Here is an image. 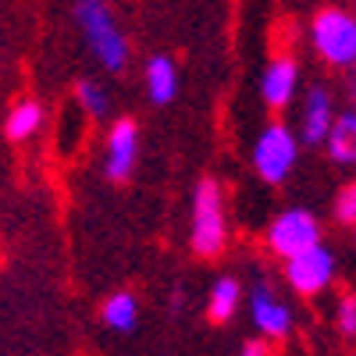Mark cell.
<instances>
[{
	"label": "cell",
	"instance_id": "9",
	"mask_svg": "<svg viewBox=\"0 0 356 356\" xmlns=\"http://www.w3.org/2000/svg\"><path fill=\"white\" fill-rule=\"evenodd\" d=\"M335 93L324 82H314L307 93H303V104H300V129H296V136H300V143L307 146H321L324 136H328L332 122H335Z\"/></svg>",
	"mask_w": 356,
	"mask_h": 356
},
{
	"label": "cell",
	"instance_id": "7",
	"mask_svg": "<svg viewBox=\"0 0 356 356\" xmlns=\"http://www.w3.org/2000/svg\"><path fill=\"white\" fill-rule=\"evenodd\" d=\"M246 303H250V317H253V328H257L260 339H267V342H285V339L292 335V328H296V310H292V303H289L267 278H257V282H253Z\"/></svg>",
	"mask_w": 356,
	"mask_h": 356
},
{
	"label": "cell",
	"instance_id": "11",
	"mask_svg": "<svg viewBox=\"0 0 356 356\" xmlns=\"http://www.w3.org/2000/svg\"><path fill=\"white\" fill-rule=\"evenodd\" d=\"M143 86H146L150 104H157V107L171 104L178 97V65L168 54H154L150 61L143 65Z\"/></svg>",
	"mask_w": 356,
	"mask_h": 356
},
{
	"label": "cell",
	"instance_id": "12",
	"mask_svg": "<svg viewBox=\"0 0 356 356\" xmlns=\"http://www.w3.org/2000/svg\"><path fill=\"white\" fill-rule=\"evenodd\" d=\"M324 154H328L332 164L339 168H356V111H342L335 114V122L328 129V136H324Z\"/></svg>",
	"mask_w": 356,
	"mask_h": 356
},
{
	"label": "cell",
	"instance_id": "1",
	"mask_svg": "<svg viewBox=\"0 0 356 356\" xmlns=\"http://www.w3.org/2000/svg\"><path fill=\"white\" fill-rule=\"evenodd\" d=\"M72 15H75V25H79V36L89 47V54L97 57V65L104 72H114V75L125 72L132 47H129L125 29L114 18L107 0H75Z\"/></svg>",
	"mask_w": 356,
	"mask_h": 356
},
{
	"label": "cell",
	"instance_id": "6",
	"mask_svg": "<svg viewBox=\"0 0 356 356\" xmlns=\"http://www.w3.org/2000/svg\"><path fill=\"white\" fill-rule=\"evenodd\" d=\"M282 264H285V285L296 296H303V300H317L321 292H328L335 275H339V260L324 243L296 253V257H289Z\"/></svg>",
	"mask_w": 356,
	"mask_h": 356
},
{
	"label": "cell",
	"instance_id": "5",
	"mask_svg": "<svg viewBox=\"0 0 356 356\" xmlns=\"http://www.w3.org/2000/svg\"><path fill=\"white\" fill-rule=\"evenodd\" d=\"M321 239H324V228H321V218L310 207H285V211H278L271 218V225H267L264 250L278 260H289L296 253L317 246Z\"/></svg>",
	"mask_w": 356,
	"mask_h": 356
},
{
	"label": "cell",
	"instance_id": "20",
	"mask_svg": "<svg viewBox=\"0 0 356 356\" xmlns=\"http://www.w3.org/2000/svg\"><path fill=\"white\" fill-rule=\"evenodd\" d=\"M346 100H349V107L356 111V65L346 72Z\"/></svg>",
	"mask_w": 356,
	"mask_h": 356
},
{
	"label": "cell",
	"instance_id": "8",
	"mask_svg": "<svg viewBox=\"0 0 356 356\" xmlns=\"http://www.w3.org/2000/svg\"><path fill=\"white\" fill-rule=\"evenodd\" d=\"M139 161V125L132 118H118L104 139V175L111 182H129Z\"/></svg>",
	"mask_w": 356,
	"mask_h": 356
},
{
	"label": "cell",
	"instance_id": "15",
	"mask_svg": "<svg viewBox=\"0 0 356 356\" xmlns=\"http://www.w3.org/2000/svg\"><path fill=\"white\" fill-rule=\"evenodd\" d=\"M100 317H104V324H107L111 332L129 335L136 324H139V303H136V296H132V292H114V296H107Z\"/></svg>",
	"mask_w": 356,
	"mask_h": 356
},
{
	"label": "cell",
	"instance_id": "3",
	"mask_svg": "<svg viewBox=\"0 0 356 356\" xmlns=\"http://www.w3.org/2000/svg\"><path fill=\"white\" fill-rule=\"evenodd\" d=\"M300 136L285 122H267L253 139V171L264 186H285L300 164Z\"/></svg>",
	"mask_w": 356,
	"mask_h": 356
},
{
	"label": "cell",
	"instance_id": "21",
	"mask_svg": "<svg viewBox=\"0 0 356 356\" xmlns=\"http://www.w3.org/2000/svg\"><path fill=\"white\" fill-rule=\"evenodd\" d=\"M353 235H356V221H353Z\"/></svg>",
	"mask_w": 356,
	"mask_h": 356
},
{
	"label": "cell",
	"instance_id": "2",
	"mask_svg": "<svg viewBox=\"0 0 356 356\" xmlns=\"http://www.w3.org/2000/svg\"><path fill=\"white\" fill-rule=\"evenodd\" d=\"M189 243L196 257H221L228 243L225 221V193L214 178H203L193 189V214H189Z\"/></svg>",
	"mask_w": 356,
	"mask_h": 356
},
{
	"label": "cell",
	"instance_id": "19",
	"mask_svg": "<svg viewBox=\"0 0 356 356\" xmlns=\"http://www.w3.org/2000/svg\"><path fill=\"white\" fill-rule=\"evenodd\" d=\"M239 356H271V346H267V339H250L243 349H239Z\"/></svg>",
	"mask_w": 356,
	"mask_h": 356
},
{
	"label": "cell",
	"instance_id": "16",
	"mask_svg": "<svg viewBox=\"0 0 356 356\" xmlns=\"http://www.w3.org/2000/svg\"><path fill=\"white\" fill-rule=\"evenodd\" d=\"M75 100L89 118H107L111 114V97H107L104 82H97V79H82L75 86Z\"/></svg>",
	"mask_w": 356,
	"mask_h": 356
},
{
	"label": "cell",
	"instance_id": "4",
	"mask_svg": "<svg viewBox=\"0 0 356 356\" xmlns=\"http://www.w3.org/2000/svg\"><path fill=\"white\" fill-rule=\"evenodd\" d=\"M310 47L328 68L349 72L356 65V15L346 8H321L310 22Z\"/></svg>",
	"mask_w": 356,
	"mask_h": 356
},
{
	"label": "cell",
	"instance_id": "10",
	"mask_svg": "<svg viewBox=\"0 0 356 356\" xmlns=\"http://www.w3.org/2000/svg\"><path fill=\"white\" fill-rule=\"evenodd\" d=\"M300 97V61L292 54H278L260 75V100L271 111H285Z\"/></svg>",
	"mask_w": 356,
	"mask_h": 356
},
{
	"label": "cell",
	"instance_id": "17",
	"mask_svg": "<svg viewBox=\"0 0 356 356\" xmlns=\"http://www.w3.org/2000/svg\"><path fill=\"white\" fill-rule=\"evenodd\" d=\"M335 328L342 339H356V292H342L335 300Z\"/></svg>",
	"mask_w": 356,
	"mask_h": 356
},
{
	"label": "cell",
	"instance_id": "13",
	"mask_svg": "<svg viewBox=\"0 0 356 356\" xmlns=\"http://www.w3.org/2000/svg\"><path fill=\"white\" fill-rule=\"evenodd\" d=\"M246 300V292H243V282L235 278V275H221L211 292H207V317H211L214 324H228L235 314H239Z\"/></svg>",
	"mask_w": 356,
	"mask_h": 356
},
{
	"label": "cell",
	"instance_id": "14",
	"mask_svg": "<svg viewBox=\"0 0 356 356\" xmlns=\"http://www.w3.org/2000/svg\"><path fill=\"white\" fill-rule=\"evenodd\" d=\"M43 122H47V111H43L40 100H18L4 118V132H8L11 143H25L43 129Z\"/></svg>",
	"mask_w": 356,
	"mask_h": 356
},
{
	"label": "cell",
	"instance_id": "18",
	"mask_svg": "<svg viewBox=\"0 0 356 356\" xmlns=\"http://www.w3.org/2000/svg\"><path fill=\"white\" fill-rule=\"evenodd\" d=\"M332 218H335L339 225H353V221H356V182H349V186H342V189L335 193V200H332Z\"/></svg>",
	"mask_w": 356,
	"mask_h": 356
}]
</instances>
